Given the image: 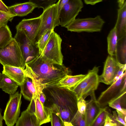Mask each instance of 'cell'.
Here are the masks:
<instances>
[{"instance_id":"obj_41","label":"cell","mask_w":126,"mask_h":126,"mask_svg":"<svg viewBox=\"0 0 126 126\" xmlns=\"http://www.w3.org/2000/svg\"><path fill=\"white\" fill-rule=\"evenodd\" d=\"M119 8L121 7L124 3L125 0H117Z\"/></svg>"},{"instance_id":"obj_34","label":"cell","mask_w":126,"mask_h":126,"mask_svg":"<svg viewBox=\"0 0 126 126\" xmlns=\"http://www.w3.org/2000/svg\"><path fill=\"white\" fill-rule=\"evenodd\" d=\"M111 113L107 115L105 121L104 126H120L122 125L114 119Z\"/></svg>"},{"instance_id":"obj_37","label":"cell","mask_w":126,"mask_h":126,"mask_svg":"<svg viewBox=\"0 0 126 126\" xmlns=\"http://www.w3.org/2000/svg\"><path fill=\"white\" fill-rule=\"evenodd\" d=\"M69 0H59L57 3L58 5L59 13L63 6L66 4Z\"/></svg>"},{"instance_id":"obj_43","label":"cell","mask_w":126,"mask_h":126,"mask_svg":"<svg viewBox=\"0 0 126 126\" xmlns=\"http://www.w3.org/2000/svg\"><path fill=\"white\" fill-rule=\"evenodd\" d=\"M1 74V73H0V76Z\"/></svg>"},{"instance_id":"obj_32","label":"cell","mask_w":126,"mask_h":126,"mask_svg":"<svg viewBox=\"0 0 126 126\" xmlns=\"http://www.w3.org/2000/svg\"><path fill=\"white\" fill-rule=\"evenodd\" d=\"M15 16L9 13L0 11V26L7 24L8 22L11 21Z\"/></svg>"},{"instance_id":"obj_9","label":"cell","mask_w":126,"mask_h":126,"mask_svg":"<svg viewBox=\"0 0 126 126\" xmlns=\"http://www.w3.org/2000/svg\"><path fill=\"white\" fill-rule=\"evenodd\" d=\"M126 92V73L123 75L114 83L103 92L97 100L101 108L106 106L110 102Z\"/></svg>"},{"instance_id":"obj_4","label":"cell","mask_w":126,"mask_h":126,"mask_svg":"<svg viewBox=\"0 0 126 126\" xmlns=\"http://www.w3.org/2000/svg\"><path fill=\"white\" fill-rule=\"evenodd\" d=\"M62 41L59 35L52 31L44 50L40 54L45 62L49 63L63 64V57L61 51Z\"/></svg>"},{"instance_id":"obj_13","label":"cell","mask_w":126,"mask_h":126,"mask_svg":"<svg viewBox=\"0 0 126 126\" xmlns=\"http://www.w3.org/2000/svg\"><path fill=\"white\" fill-rule=\"evenodd\" d=\"M41 20L40 16L22 19L16 27V30H21L34 44Z\"/></svg>"},{"instance_id":"obj_21","label":"cell","mask_w":126,"mask_h":126,"mask_svg":"<svg viewBox=\"0 0 126 126\" xmlns=\"http://www.w3.org/2000/svg\"><path fill=\"white\" fill-rule=\"evenodd\" d=\"M19 85L5 74L1 73L0 78V88L5 92L9 94L16 92Z\"/></svg>"},{"instance_id":"obj_42","label":"cell","mask_w":126,"mask_h":126,"mask_svg":"<svg viewBox=\"0 0 126 126\" xmlns=\"http://www.w3.org/2000/svg\"><path fill=\"white\" fill-rule=\"evenodd\" d=\"M2 110L0 108V126H3V116L1 115Z\"/></svg>"},{"instance_id":"obj_16","label":"cell","mask_w":126,"mask_h":126,"mask_svg":"<svg viewBox=\"0 0 126 126\" xmlns=\"http://www.w3.org/2000/svg\"><path fill=\"white\" fill-rule=\"evenodd\" d=\"M118 41L126 36V1L117 10V17L115 25Z\"/></svg>"},{"instance_id":"obj_31","label":"cell","mask_w":126,"mask_h":126,"mask_svg":"<svg viewBox=\"0 0 126 126\" xmlns=\"http://www.w3.org/2000/svg\"><path fill=\"white\" fill-rule=\"evenodd\" d=\"M113 114L112 116L114 119L122 125L126 126V115L116 110V111H113Z\"/></svg>"},{"instance_id":"obj_20","label":"cell","mask_w":126,"mask_h":126,"mask_svg":"<svg viewBox=\"0 0 126 126\" xmlns=\"http://www.w3.org/2000/svg\"><path fill=\"white\" fill-rule=\"evenodd\" d=\"M16 124V126H40L35 113L26 110L21 113Z\"/></svg>"},{"instance_id":"obj_29","label":"cell","mask_w":126,"mask_h":126,"mask_svg":"<svg viewBox=\"0 0 126 126\" xmlns=\"http://www.w3.org/2000/svg\"><path fill=\"white\" fill-rule=\"evenodd\" d=\"M71 123L73 126H86L85 114H83L78 110Z\"/></svg>"},{"instance_id":"obj_44","label":"cell","mask_w":126,"mask_h":126,"mask_svg":"<svg viewBox=\"0 0 126 126\" xmlns=\"http://www.w3.org/2000/svg\"><path fill=\"white\" fill-rule=\"evenodd\" d=\"M1 26H0V27H1Z\"/></svg>"},{"instance_id":"obj_24","label":"cell","mask_w":126,"mask_h":126,"mask_svg":"<svg viewBox=\"0 0 126 126\" xmlns=\"http://www.w3.org/2000/svg\"><path fill=\"white\" fill-rule=\"evenodd\" d=\"M13 38L11 32L7 24L0 27V47H4Z\"/></svg>"},{"instance_id":"obj_6","label":"cell","mask_w":126,"mask_h":126,"mask_svg":"<svg viewBox=\"0 0 126 126\" xmlns=\"http://www.w3.org/2000/svg\"><path fill=\"white\" fill-rule=\"evenodd\" d=\"M105 22L101 16L97 15L94 18L75 19L65 27L71 32H100Z\"/></svg>"},{"instance_id":"obj_1","label":"cell","mask_w":126,"mask_h":126,"mask_svg":"<svg viewBox=\"0 0 126 126\" xmlns=\"http://www.w3.org/2000/svg\"><path fill=\"white\" fill-rule=\"evenodd\" d=\"M23 71L26 76L32 79L35 84L43 89L57 85L62 79L72 73L63 64L45 62L40 54L26 64Z\"/></svg>"},{"instance_id":"obj_14","label":"cell","mask_w":126,"mask_h":126,"mask_svg":"<svg viewBox=\"0 0 126 126\" xmlns=\"http://www.w3.org/2000/svg\"><path fill=\"white\" fill-rule=\"evenodd\" d=\"M90 96L91 99L86 103L85 113L86 126H92L101 108L96 99L94 93Z\"/></svg>"},{"instance_id":"obj_3","label":"cell","mask_w":126,"mask_h":126,"mask_svg":"<svg viewBox=\"0 0 126 126\" xmlns=\"http://www.w3.org/2000/svg\"><path fill=\"white\" fill-rule=\"evenodd\" d=\"M98 71L99 67L95 66L89 70L84 77L71 90L75 94L78 101L81 97L85 99L97 89L100 82Z\"/></svg>"},{"instance_id":"obj_15","label":"cell","mask_w":126,"mask_h":126,"mask_svg":"<svg viewBox=\"0 0 126 126\" xmlns=\"http://www.w3.org/2000/svg\"><path fill=\"white\" fill-rule=\"evenodd\" d=\"M37 93L33 98L35 104V114L40 126L50 121L51 111L49 109L43 105L39 99L41 90H37Z\"/></svg>"},{"instance_id":"obj_5","label":"cell","mask_w":126,"mask_h":126,"mask_svg":"<svg viewBox=\"0 0 126 126\" xmlns=\"http://www.w3.org/2000/svg\"><path fill=\"white\" fill-rule=\"evenodd\" d=\"M0 63L3 66L8 65L22 68L21 52L14 38L4 47H0Z\"/></svg>"},{"instance_id":"obj_39","label":"cell","mask_w":126,"mask_h":126,"mask_svg":"<svg viewBox=\"0 0 126 126\" xmlns=\"http://www.w3.org/2000/svg\"><path fill=\"white\" fill-rule=\"evenodd\" d=\"M103 0H83L86 4L94 5L96 3L102 2Z\"/></svg>"},{"instance_id":"obj_11","label":"cell","mask_w":126,"mask_h":126,"mask_svg":"<svg viewBox=\"0 0 126 126\" xmlns=\"http://www.w3.org/2000/svg\"><path fill=\"white\" fill-rule=\"evenodd\" d=\"M83 7L82 0H69L59 13L60 23L65 27L76 19Z\"/></svg>"},{"instance_id":"obj_27","label":"cell","mask_w":126,"mask_h":126,"mask_svg":"<svg viewBox=\"0 0 126 126\" xmlns=\"http://www.w3.org/2000/svg\"><path fill=\"white\" fill-rule=\"evenodd\" d=\"M126 92H125L119 96L109 102L108 104L109 106L116 110L121 112L126 115V110L122 106V100L124 95H126Z\"/></svg>"},{"instance_id":"obj_23","label":"cell","mask_w":126,"mask_h":126,"mask_svg":"<svg viewBox=\"0 0 126 126\" xmlns=\"http://www.w3.org/2000/svg\"><path fill=\"white\" fill-rule=\"evenodd\" d=\"M108 52L109 55L117 58L118 38L116 27L110 31L107 37ZM118 59V58H117Z\"/></svg>"},{"instance_id":"obj_26","label":"cell","mask_w":126,"mask_h":126,"mask_svg":"<svg viewBox=\"0 0 126 126\" xmlns=\"http://www.w3.org/2000/svg\"><path fill=\"white\" fill-rule=\"evenodd\" d=\"M111 113L110 109L108 107L101 108L92 126H104L107 115Z\"/></svg>"},{"instance_id":"obj_7","label":"cell","mask_w":126,"mask_h":126,"mask_svg":"<svg viewBox=\"0 0 126 126\" xmlns=\"http://www.w3.org/2000/svg\"><path fill=\"white\" fill-rule=\"evenodd\" d=\"M14 38L19 47L22 58V68L24 70L26 64L39 54L38 48L21 30H16Z\"/></svg>"},{"instance_id":"obj_38","label":"cell","mask_w":126,"mask_h":126,"mask_svg":"<svg viewBox=\"0 0 126 126\" xmlns=\"http://www.w3.org/2000/svg\"><path fill=\"white\" fill-rule=\"evenodd\" d=\"M0 11L9 13V10L7 6L1 0H0Z\"/></svg>"},{"instance_id":"obj_18","label":"cell","mask_w":126,"mask_h":126,"mask_svg":"<svg viewBox=\"0 0 126 126\" xmlns=\"http://www.w3.org/2000/svg\"><path fill=\"white\" fill-rule=\"evenodd\" d=\"M20 86V93L25 99L31 101L33 97L36 96L37 93L36 86L31 78L25 76Z\"/></svg>"},{"instance_id":"obj_28","label":"cell","mask_w":126,"mask_h":126,"mask_svg":"<svg viewBox=\"0 0 126 126\" xmlns=\"http://www.w3.org/2000/svg\"><path fill=\"white\" fill-rule=\"evenodd\" d=\"M54 30H47L35 44L40 54L44 50L49 40L51 32Z\"/></svg>"},{"instance_id":"obj_25","label":"cell","mask_w":126,"mask_h":126,"mask_svg":"<svg viewBox=\"0 0 126 126\" xmlns=\"http://www.w3.org/2000/svg\"><path fill=\"white\" fill-rule=\"evenodd\" d=\"M126 36L118 41L117 56L118 61L123 64H126Z\"/></svg>"},{"instance_id":"obj_35","label":"cell","mask_w":126,"mask_h":126,"mask_svg":"<svg viewBox=\"0 0 126 126\" xmlns=\"http://www.w3.org/2000/svg\"><path fill=\"white\" fill-rule=\"evenodd\" d=\"M86 106V102L85 99L81 98L78 101L77 107L78 110L81 113H85Z\"/></svg>"},{"instance_id":"obj_40","label":"cell","mask_w":126,"mask_h":126,"mask_svg":"<svg viewBox=\"0 0 126 126\" xmlns=\"http://www.w3.org/2000/svg\"><path fill=\"white\" fill-rule=\"evenodd\" d=\"M39 99L42 104L44 105L46 100V97L45 94L42 91H41L39 94Z\"/></svg>"},{"instance_id":"obj_8","label":"cell","mask_w":126,"mask_h":126,"mask_svg":"<svg viewBox=\"0 0 126 126\" xmlns=\"http://www.w3.org/2000/svg\"><path fill=\"white\" fill-rule=\"evenodd\" d=\"M40 16L41 22L35 38V43L47 30H54L56 27L59 25L60 18L57 3L43 10Z\"/></svg>"},{"instance_id":"obj_36","label":"cell","mask_w":126,"mask_h":126,"mask_svg":"<svg viewBox=\"0 0 126 126\" xmlns=\"http://www.w3.org/2000/svg\"><path fill=\"white\" fill-rule=\"evenodd\" d=\"M126 64H122L111 84L114 83L119 78L126 70Z\"/></svg>"},{"instance_id":"obj_22","label":"cell","mask_w":126,"mask_h":126,"mask_svg":"<svg viewBox=\"0 0 126 126\" xmlns=\"http://www.w3.org/2000/svg\"><path fill=\"white\" fill-rule=\"evenodd\" d=\"M85 75L79 74L74 76L67 75L60 81L57 85L71 90Z\"/></svg>"},{"instance_id":"obj_17","label":"cell","mask_w":126,"mask_h":126,"mask_svg":"<svg viewBox=\"0 0 126 126\" xmlns=\"http://www.w3.org/2000/svg\"><path fill=\"white\" fill-rule=\"evenodd\" d=\"M9 13L15 16L22 17L32 13L37 8L33 4L29 1L18 3L8 7Z\"/></svg>"},{"instance_id":"obj_19","label":"cell","mask_w":126,"mask_h":126,"mask_svg":"<svg viewBox=\"0 0 126 126\" xmlns=\"http://www.w3.org/2000/svg\"><path fill=\"white\" fill-rule=\"evenodd\" d=\"M2 72L19 86L22 84L25 76L23 70L20 67L5 65L3 66Z\"/></svg>"},{"instance_id":"obj_30","label":"cell","mask_w":126,"mask_h":126,"mask_svg":"<svg viewBox=\"0 0 126 126\" xmlns=\"http://www.w3.org/2000/svg\"><path fill=\"white\" fill-rule=\"evenodd\" d=\"M57 0H29V1L34 4L37 7L42 8L43 10L55 4Z\"/></svg>"},{"instance_id":"obj_10","label":"cell","mask_w":126,"mask_h":126,"mask_svg":"<svg viewBox=\"0 0 126 126\" xmlns=\"http://www.w3.org/2000/svg\"><path fill=\"white\" fill-rule=\"evenodd\" d=\"M22 94L18 91L10 95L9 99L4 113L3 120L8 126H13L19 117Z\"/></svg>"},{"instance_id":"obj_2","label":"cell","mask_w":126,"mask_h":126,"mask_svg":"<svg viewBox=\"0 0 126 126\" xmlns=\"http://www.w3.org/2000/svg\"><path fill=\"white\" fill-rule=\"evenodd\" d=\"M42 91L46 97L44 106L61 119L64 126H73L71 122L78 110L74 93L57 85L45 88Z\"/></svg>"},{"instance_id":"obj_12","label":"cell","mask_w":126,"mask_h":126,"mask_svg":"<svg viewBox=\"0 0 126 126\" xmlns=\"http://www.w3.org/2000/svg\"><path fill=\"white\" fill-rule=\"evenodd\" d=\"M122 64L115 57L108 55L104 63L103 73L99 76V82L111 84Z\"/></svg>"},{"instance_id":"obj_33","label":"cell","mask_w":126,"mask_h":126,"mask_svg":"<svg viewBox=\"0 0 126 126\" xmlns=\"http://www.w3.org/2000/svg\"><path fill=\"white\" fill-rule=\"evenodd\" d=\"M50 122L52 126H64L61 119L54 113L51 111Z\"/></svg>"}]
</instances>
